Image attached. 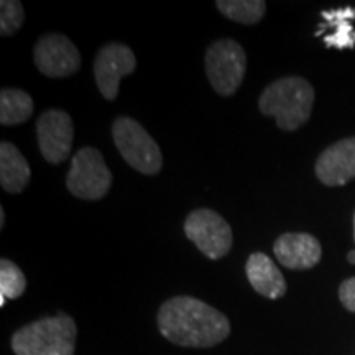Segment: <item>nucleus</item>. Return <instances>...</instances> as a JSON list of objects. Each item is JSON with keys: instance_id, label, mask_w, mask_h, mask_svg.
Listing matches in <instances>:
<instances>
[{"instance_id": "obj_1", "label": "nucleus", "mask_w": 355, "mask_h": 355, "mask_svg": "<svg viewBox=\"0 0 355 355\" xmlns=\"http://www.w3.org/2000/svg\"><path fill=\"white\" fill-rule=\"evenodd\" d=\"M157 324L159 334L180 347L209 349L230 336L224 313L193 296H175L162 304Z\"/></svg>"}, {"instance_id": "obj_2", "label": "nucleus", "mask_w": 355, "mask_h": 355, "mask_svg": "<svg viewBox=\"0 0 355 355\" xmlns=\"http://www.w3.org/2000/svg\"><path fill=\"white\" fill-rule=\"evenodd\" d=\"M314 104V87L300 76H286L265 87L259 109L265 117L277 119L278 128L298 130L309 121Z\"/></svg>"}, {"instance_id": "obj_3", "label": "nucleus", "mask_w": 355, "mask_h": 355, "mask_svg": "<svg viewBox=\"0 0 355 355\" xmlns=\"http://www.w3.org/2000/svg\"><path fill=\"white\" fill-rule=\"evenodd\" d=\"M78 326L66 313L42 318L20 327L12 336L15 355H74Z\"/></svg>"}, {"instance_id": "obj_4", "label": "nucleus", "mask_w": 355, "mask_h": 355, "mask_svg": "<svg viewBox=\"0 0 355 355\" xmlns=\"http://www.w3.org/2000/svg\"><path fill=\"white\" fill-rule=\"evenodd\" d=\"M112 140L119 153L141 175L155 176L163 168V155L157 141L139 122L130 117H117L112 123Z\"/></svg>"}, {"instance_id": "obj_5", "label": "nucleus", "mask_w": 355, "mask_h": 355, "mask_svg": "<svg viewBox=\"0 0 355 355\" xmlns=\"http://www.w3.org/2000/svg\"><path fill=\"white\" fill-rule=\"evenodd\" d=\"M204 64L212 89L219 96L229 97L239 91L245 78V50L232 38L217 40L207 48Z\"/></svg>"}, {"instance_id": "obj_6", "label": "nucleus", "mask_w": 355, "mask_h": 355, "mask_svg": "<svg viewBox=\"0 0 355 355\" xmlns=\"http://www.w3.org/2000/svg\"><path fill=\"white\" fill-rule=\"evenodd\" d=\"M112 181V173L105 165L104 155L92 146H84L73 157L66 186L73 196L97 201L109 193Z\"/></svg>"}, {"instance_id": "obj_7", "label": "nucleus", "mask_w": 355, "mask_h": 355, "mask_svg": "<svg viewBox=\"0 0 355 355\" xmlns=\"http://www.w3.org/2000/svg\"><path fill=\"white\" fill-rule=\"evenodd\" d=\"M184 234L209 260H220L232 248V229L212 209H196L186 217Z\"/></svg>"}, {"instance_id": "obj_8", "label": "nucleus", "mask_w": 355, "mask_h": 355, "mask_svg": "<svg viewBox=\"0 0 355 355\" xmlns=\"http://www.w3.org/2000/svg\"><path fill=\"white\" fill-rule=\"evenodd\" d=\"M33 61L43 76L69 78L81 69V53L63 33H46L33 48Z\"/></svg>"}, {"instance_id": "obj_9", "label": "nucleus", "mask_w": 355, "mask_h": 355, "mask_svg": "<svg viewBox=\"0 0 355 355\" xmlns=\"http://www.w3.org/2000/svg\"><path fill=\"white\" fill-rule=\"evenodd\" d=\"M37 140L42 157L50 165H61L73 148V119L61 109L44 110L37 121Z\"/></svg>"}, {"instance_id": "obj_10", "label": "nucleus", "mask_w": 355, "mask_h": 355, "mask_svg": "<svg viewBox=\"0 0 355 355\" xmlns=\"http://www.w3.org/2000/svg\"><path fill=\"white\" fill-rule=\"evenodd\" d=\"M137 68L135 53L122 43H107L97 51L94 60V78L104 99L115 101L121 89V79Z\"/></svg>"}, {"instance_id": "obj_11", "label": "nucleus", "mask_w": 355, "mask_h": 355, "mask_svg": "<svg viewBox=\"0 0 355 355\" xmlns=\"http://www.w3.org/2000/svg\"><path fill=\"white\" fill-rule=\"evenodd\" d=\"M316 176L326 186H344L355 178V137L336 141L319 155Z\"/></svg>"}, {"instance_id": "obj_12", "label": "nucleus", "mask_w": 355, "mask_h": 355, "mask_svg": "<svg viewBox=\"0 0 355 355\" xmlns=\"http://www.w3.org/2000/svg\"><path fill=\"white\" fill-rule=\"evenodd\" d=\"M273 254L288 270H309L319 263L322 248L314 235L286 232L273 243Z\"/></svg>"}, {"instance_id": "obj_13", "label": "nucleus", "mask_w": 355, "mask_h": 355, "mask_svg": "<svg viewBox=\"0 0 355 355\" xmlns=\"http://www.w3.org/2000/svg\"><path fill=\"white\" fill-rule=\"evenodd\" d=\"M245 275L252 288L268 300H278L285 296L286 282L275 261L263 252H255L248 257Z\"/></svg>"}, {"instance_id": "obj_14", "label": "nucleus", "mask_w": 355, "mask_h": 355, "mask_svg": "<svg viewBox=\"0 0 355 355\" xmlns=\"http://www.w3.org/2000/svg\"><path fill=\"white\" fill-rule=\"evenodd\" d=\"M32 168L10 141L0 144V184L8 194H20L30 183Z\"/></svg>"}, {"instance_id": "obj_15", "label": "nucleus", "mask_w": 355, "mask_h": 355, "mask_svg": "<svg viewBox=\"0 0 355 355\" xmlns=\"http://www.w3.org/2000/svg\"><path fill=\"white\" fill-rule=\"evenodd\" d=\"M35 102L21 89L6 87L0 91V123L13 127L25 123L33 115Z\"/></svg>"}, {"instance_id": "obj_16", "label": "nucleus", "mask_w": 355, "mask_h": 355, "mask_svg": "<svg viewBox=\"0 0 355 355\" xmlns=\"http://www.w3.org/2000/svg\"><path fill=\"white\" fill-rule=\"evenodd\" d=\"M216 7L225 19L243 25L260 24L266 12L263 0H217Z\"/></svg>"}, {"instance_id": "obj_17", "label": "nucleus", "mask_w": 355, "mask_h": 355, "mask_svg": "<svg viewBox=\"0 0 355 355\" xmlns=\"http://www.w3.org/2000/svg\"><path fill=\"white\" fill-rule=\"evenodd\" d=\"M322 17L327 20V25L334 26L336 32L331 37L324 38L329 48H354L355 30L350 25V20L355 19L354 8H339V10L322 12Z\"/></svg>"}, {"instance_id": "obj_18", "label": "nucleus", "mask_w": 355, "mask_h": 355, "mask_svg": "<svg viewBox=\"0 0 355 355\" xmlns=\"http://www.w3.org/2000/svg\"><path fill=\"white\" fill-rule=\"evenodd\" d=\"M26 290V278L19 265L12 260H0V306H6L7 300H17Z\"/></svg>"}, {"instance_id": "obj_19", "label": "nucleus", "mask_w": 355, "mask_h": 355, "mask_svg": "<svg viewBox=\"0 0 355 355\" xmlns=\"http://www.w3.org/2000/svg\"><path fill=\"white\" fill-rule=\"evenodd\" d=\"M25 20L24 6L17 0H2L0 2V35L13 37L21 28Z\"/></svg>"}, {"instance_id": "obj_20", "label": "nucleus", "mask_w": 355, "mask_h": 355, "mask_svg": "<svg viewBox=\"0 0 355 355\" xmlns=\"http://www.w3.org/2000/svg\"><path fill=\"white\" fill-rule=\"evenodd\" d=\"M339 300L345 309L355 313V277L343 282L339 288Z\"/></svg>"}, {"instance_id": "obj_21", "label": "nucleus", "mask_w": 355, "mask_h": 355, "mask_svg": "<svg viewBox=\"0 0 355 355\" xmlns=\"http://www.w3.org/2000/svg\"><path fill=\"white\" fill-rule=\"evenodd\" d=\"M6 225V212H3V207H0V227L3 229Z\"/></svg>"}, {"instance_id": "obj_22", "label": "nucleus", "mask_w": 355, "mask_h": 355, "mask_svg": "<svg viewBox=\"0 0 355 355\" xmlns=\"http://www.w3.org/2000/svg\"><path fill=\"white\" fill-rule=\"evenodd\" d=\"M347 259H349V261H350V263H352V265H355V250H352V252H349Z\"/></svg>"}, {"instance_id": "obj_23", "label": "nucleus", "mask_w": 355, "mask_h": 355, "mask_svg": "<svg viewBox=\"0 0 355 355\" xmlns=\"http://www.w3.org/2000/svg\"><path fill=\"white\" fill-rule=\"evenodd\" d=\"M354 241H355V214H354Z\"/></svg>"}]
</instances>
